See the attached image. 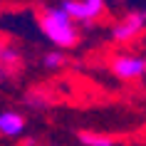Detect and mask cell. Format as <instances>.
<instances>
[{"mask_svg": "<svg viewBox=\"0 0 146 146\" xmlns=\"http://www.w3.org/2000/svg\"><path fill=\"white\" fill-rule=\"evenodd\" d=\"M40 30L54 47L60 50H69L77 45L79 40V30L77 23L60 8V5H50L40 13Z\"/></svg>", "mask_w": 146, "mask_h": 146, "instance_id": "cell-1", "label": "cell"}, {"mask_svg": "<svg viewBox=\"0 0 146 146\" xmlns=\"http://www.w3.org/2000/svg\"><path fill=\"white\" fill-rule=\"evenodd\" d=\"M60 8L67 13L74 23H94L104 15L107 3L104 0H62Z\"/></svg>", "mask_w": 146, "mask_h": 146, "instance_id": "cell-2", "label": "cell"}, {"mask_svg": "<svg viewBox=\"0 0 146 146\" xmlns=\"http://www.w3.org/2000/svg\"><path fill=\"white\" fill-rule=\"evenodd\" d=\"M109 69L114 72V77L124 79V82H134V79H141L146 72V57H139V54H116Z\"/></svg>", "mask_w": 146, "mask_h": 146, "instance_id": "cell-3", "label": "cell"}, {"mask_svg": "<svg viewBox=\"0 0 146 146\" xmlns=\"http://www.w3.org/2000/svg\"><path fill=\"white\" fill-rule=\"evenodd\" d=\"M144 30H146V15L144 13H129L111 27V40L119 45H126L131 40H136Z\"/></svg>", "mask_w": 146, "mask_h": 146, "instance_id": "cell-4", "label": "cell"}, {"mask_svg": "<svg viewBox=\"0 0 146 146\" xmlns=\"http://www.w3.org/2000/svg\"><path fill=\"white\" fill-rule=\"evenodd\" d=\"M25 131V116L17 111H3L0 114V134L3 136H20Z\"/></svg>", "mask_w": 146, "mask_h": 146, "instance_id": "cell-5", "label": "cell"}, {"mask_svg": "<svg viewBox=\"0 0 146 146\" xmlns=\"http://www.w3.org/2000/svg\"><path fill=\"white\" fill-rule=\"evenodd\" d=\"M64 62H67V57H64L62 50H50V52L42 57V64H45L47 69H62Z\"/></svg>", "mask_w": 146, "mask_h": 146, "instance_id": "cell-6", "label": "cell"}, {"mask_svg": "<svg viewBox=\"0 0 146 146\" xmlns=\"http://www.w3.org/2000/svg\"><path fill=\"white\" fill-rule=\"evenodd\" d=\"M79 144L82 146H114V139L99 136V134H79Z\"/></svg>", "mask_w": 146, "mask_h": 146, "instance_id": "cell-7", "label": "cell"}, {"mask_svg": "<svg viewBox=\"0 0 146 146\" xmlns=\"http://www.w3.org/2000/svg\"><path fill=\"white\" fill-rule=\"evenodd\" d=\"M3 50H5V45H0V57H3Z\"/></svg>", "mask_w": 146, "mask_h": 146, "instance_id": "cell-8", "label": "cell"}, {"mask_svg": "<svg viewBox=\"0 0 146 146\" xmlns=\"http://www.w3.org/2000/svg\"><path fill=\"white\" fill-rule=\"evenodd\" d=\"M144 79H146V72H144Z\"/></svg>", "mask_w": 146, "mask_h": 146, "instance_id": "cell-9", "label": "cell"}]
</instances>
